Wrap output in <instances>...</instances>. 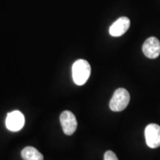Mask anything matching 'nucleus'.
<instances>
[{
  "label": "nucleus",
  "instance_id": "1",
  "mask_svg": "<svg viewBox=\"0 0 160 160\" xmlns=\"http://www.w3.org/2000/svg\"><path fill=\"white\" fill-rule=\"evenodd\" d=\"M91 65L85 59H79L73 63L72 67V76L75 84L83 85L91 75Z\"/></svg>",
  "mask_w": 160,
  "mask_h": 160
},
{
  "label": "nucleus",
  "instance_id": "2",
  "mask_svg": "<svg viewBox=\"0 0 160 160\" xmlns=\"http://www.w3.org/2000/svg\"><path fill=\"white\" fill-rule=\"evenodd\" d=\"M130 94L125 88H119L115 91L112 99L110 101V108L115 112L122 111L125 110L130 102Z\"/></svg>",
  "mask_w": 160,
  "mask_h": 160
},
{
  "label": "nucleus",
  "instance_id": "3",
  "mask_svg": "<svg viewBox=\"0 0 160 160\" xmlns=\"http://www.w3.org/2000/svg\"><path fill=\"white\" fill-rule=\"evenodd\" d=\"M59 119L63 132L66 135L71 136L74 133L77 128V121L74 114L71 111H63L60 115Z\"/></svg>",
  "mask_w": 160,
  "mask_h": 160
},
{
  "label": "nucleus",
  "instance_id": "4",
  "mask_svg": "<svg viewBox=\"0 0 160 160\" xmlns=\"http://www.w3.org/2000/svg\"><path fill=\"white\" fill-rule=\"evenodd\" d=\"M145 136L147 145L151 148L160 147V126L150 124L145 128Z\"/></svg>",
  "mask_w": 160,
  "mask_h": 160
},
{
  "label": "nucleus",
  "instance_id": "5",
  "mask_svg": "<svg viewBox=\"0 0 160 160\" xmlns=\"http://www.w3.org/2000/svg\"><path fill=\"white\" fill-rule=\"evenodd\" d=\"M142 51L146 57L156 59L160 55V42L154 37L145 40L142 45Z\"/></svg>",
  "mask_w": 160,
  "mask_h": 160
},
{
  "label": "nucleus",
  "instance_id": "6",
  "mask_svg": "<svg viewBox=\"0 0 160 160\" xmlns=\"http://www.w3.org/2000/svg\"><path fill=\"white\" fill-rule=\"evenodd\" d=\"M6 127L11 131H18L23 128L25 117L21 112L14 111L8 113L6 118Z\"/></svg>",
  "mask_w": 160,
  "mask_h": 160
},
{
  "label": "nucleus",
  "instance_id": "7",
  "mask_svg": "<svg viewBox=\"0 0 160 160\" xmlns=\"http://www.w3.org/2000/svg\"><path fill=\"white\" fill-rule=\"evenodd\" d=\"M131 21L128 18L126 17H120L110 27V34L114 37H121L129 29Z\"/></svg>",
  "mask_w": 160,
  "mask_h": 160
},
{
  "label": "nucleus",
  "instance_id": "8",
  "mask_svg": "<svg viewBox=\"0 0 160 160\" xmlns=\"http://www.w3.org/2000/svg\"><path fill=\"white\" fill-rule=\"evenodd\" d=\"M22 157L24 160H44L43 156L33 147H26L21 152Z\"/></svg>",
  "mask_w": 160,
  "mask_h": 160
},
{
  "label": "nucleus",
  "instance_id": "9",
  "mask_svg": "<svg viewBox=\"0 0 160 160\" xmlns=\"http://www.w3.org/2000/svg\"><path fill=\"white\" fill-rule=\"evenodd\" d=\"M104 160H119L117 155L111 151H108L105 152L104 155Z\"/></svg>",
  "mask_w": 160,
  "mask_h": 160
}]
</instances>
